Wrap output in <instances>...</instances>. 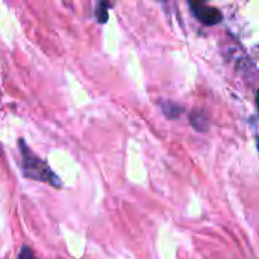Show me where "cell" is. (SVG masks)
<instances>
[{
  "instance_id": "6da1fadb",
  "label": "cell",
  "mask_w": 259,
  "mask_h": 259,
  "mask_svg": "<svg viewBox=\"0 0 259 259\" xmlns=\"http://www.w3.org/2000/svg\"><path fill=\"white\" fill-rule=\"evenodd\" d=\"M18 149L21 153V171H23L24 178L32 179V181H38V182H44L53 188L62 187L61 179L52 171V168L47 165V162L44 159L36 156L29 149V146L26 144V141L23 138L18 140Z\"/></svg>"
},
{
  "instance_id": "7a4b0ae2",
  "label": "cell",
  "mask_w": 259,
  "mask_h": 259,
  "mask_svg": "<svg viewBox=\"0 0 259 259\" xmlns=\"http://www.w3.org/2000/svg\"><path fill=\"white\" fill-rule=\"evenodd\" d=\"M190 8L193 15L205 26H215L223 21V14L205 2H190Z\"/></svg>"
},
{
  "instance_id": "3957f363",
  "label": "cell",
  "mask_w": 259,
  "mask_h": 259,
  "mask_svg": "<svg viewBox=\"0 0 259 259\" xmlns=\"http://www.w3.org/2000/svg\"><path fill=\"white\" fill-rule=\"evenodd\" d=\"M190 124L197 131V132H208L209 131V118L203 109H193L190 112Z\"/></svg>"
},
{
  "instance_id": "277c9868",
  "label": "cell",
  "mask_w": 259,
  "mask_h": 259,
  "mask_svg": "<svg viewBox=\"0 0 259 259\" xmlns=\"http://www.w3.org/2000/svg\"><path fill=\"white\" fill-rule=\"evenodd\" d=\"M159 105H161V109H162V114L168 118V120H176V118H179L182 114H184V106H181V105H178V103H175V102H171V100H165V99H162L161 102H159Z\"/></svg>"
},
{
  "instance_id": "5b68a950",
  "label": "cell",
  "mask_w": 259,
  "mask_h": 259,
  "mask_svg": "<svg viewBox=\"0 0 259 259\" xmlns=\"http://www.w3.org/2000/svg\"><path fill=\"white\" fill-rule=\"evenodd\" d=\"M112 6V3H108V2H100L96 8V20L100 23V24H105L109 18V14H108V9Z\"/></svg>"
},
{
  "instance_id": "8992f818",
  "label": "cell",
  "mask_w": 259,
  "mask_h": 259,
  "mask_svg": "<svg viewBox=\"0 0 259 259\" xmlns=\"http://www.w3.org/2000/svg\"><path fill=\"white\" fill-rule=\"evenodd\" d=\"M17 259H36V256L33 255V252H32V249H30V247L24 246V247H21V250H20L18 258Z\"/></svg>"
}]
</instances>
